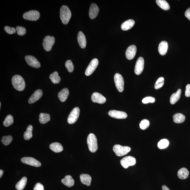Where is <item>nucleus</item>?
<instances>
[{"instance_id":"obj_1","label":"nucleus","mask_w":190,"mask_h":190,"mask_svg":"<svg viewBox=\"0 0 190 190\" xmlns=\"http://www.w3.org/2000/svg\"><path fill=\"white\" fill-rule=\"evenodd\" d=\"M12 83L13 87L19 91H23L25 87V82L21 76L16 75L13 76L12 79Z\"/></svg>"},{"instance_id":"obj_2","label":"nucleus","mask_w":190,"mask_h":190,"mask_svg":"<svg viewBox=\"0 0 190 190\" xmlns=\"http://www.w3.org/2000/svg\"><path fill=\"white\" fill-rule=\"evenodd\" d=\"M71 16V12L69 7L66 5L62 6L60 10V17L62 23L65 25L68 24Z\"/></svg>"},{"instance_id":"obj_3","label":"nucleus","mask_w":190,"mask_h":190,"mask_svg":"<svg viewBox=\"0 0 190 190\" xmlns=\"http://www.w3.org/2000/svg\"><path fill=\"white\" fill-rule=\"evenodd\" d=\"M87 143L90 152L94 153L97 151L98 149L97 139L95 135L91 133L89 135Z\"/></svg>"},{"instance_id":"obj_4","label":"nucleus","mask_w":190,"mask_h":190,"mask_svg":"<svg viewBox=\"0 0 190 190\" xmlns=\"http://www.w3.org/2000/svg\"><path fill=\"white\" fill-rule=\"evenodd\" d=\"M131 150V149L130 147L122 146L119 144L115 145L113 147V152L118 156L126 155Z\"/></svg>"},{"instance_id":"obj_5","label":"nucleus","mask_w":190,"mask_h":190,"mask_svg":"<svg viewBox=\"0 0 190 190\" xmlns=\"http://www.w3.org/2000/svg\"><path fill=\"white\" fill-rule=\"evenodd\" d=\"M55 42V39L53 36H47L43 41V46L44 50L49 52L51 50L52 47Z\"/></svg>"},{"instance_id":"obj_6","label":"nucleus","mask_w":190,"mask_h":190,"mask_svg":"<svg viewBox=\"0 0 190 190\" xmlns=\"http://www.w3.org/2000/svg\"><path fill=\"white\" fill-rule=\"evenodd\" d=\"M114 81L118 90L120 92L124 91V80L120 74L116 73L114 76Z\"/></svg>"},{"instance_id":"obj_7","label":"nucleus","mask_w":190,"mask_h":190,"mask_svg":"<svg viewBox=\"0 0 190 190\" xmlns=\"http://www.w3.org/2000/svg\"><path fill=\"white\" fill-rule=\"evenodd\" d=\"M80 113V110L79 107L74 108L68 117V123L69 124H73L75 123L79 118Z\"/></svg>"},{"instance_id":"obj_8","label":"nucleus","mask_w":190,"mask_h":190,"mask_svg":"<svg viewBox=\"0 0 190 190\" xmlns=\"http://www.w3.org/2000/svg\"><path fill=\"white\" fill-rule=\"evenodd\" d=\"M40 13L38 11L31 10L27 12L23 15V17L27 20L36 21L40 17Z\"/></svg>"},{"instance_id":"obj_9","label":"nucleus","mask_w":190,"mask_h":190,"mask_svg":"<svg viewBox=\"0 0 190 190\" xmlns=\"http://www.w3.org/2000/svg\"><path fill=\"white\" fill-rule=\"evenodd\" d=\"M121 163L123 167L126 169L129 166L135 165L136 163V160L132 156H126L121 160Z\"/></svg>"},{"instance_id":"obj_10","label":"nucleus","mask_w":190,"mask_h":190,"mask_svg":"<svg viewBox=\"0 0 190 190\" xmlns=\"http://www.w3.org/2000/svg\"><path fill=\"white\" fill-rule=\"evenodd\" d=\"M99 61L97 58H94L90 62L85 72V75L89 76L91 75L98 65Z\"/></svg>"},{"instance_id":"obj_11","label":"nucleus","mask_w":190,"mask_h":190,"mask_svg":"<svg viewBox=\"0 0 190 190\" xmlns=\"http://www.w3.org/2000/svg\"><path fill=\"white\" fill-rule=\"evenodd\" d=\"M21 161L23 163L35 167H40L41 166V164L40 162L33 157H24L21 158Z\"/></svg>"},{"instance_id":"obj_12","label":"nucleus","mask_w":190,"mask_h":190,"mask_svg":"<svg viewBox=\"0 0 190 190\" xmlns=\"http://www.w3.org/2000/svg\"><path fill=\"white\" fill-rule=\"evenodd\" d=\"M25 60L29 66L35 68H39L40 67L41 64L35 57L31 55H27L25 56Z\"/></svg>"},{"instance_id":"obj_13","label":"nucleus","mask_w":190,"mask_h":190,"mask_svg":"<svg viewBox=\"0 0 190 190\" xmlns=\"http://www.w3.org/2000/svg\"><path fill=\"white\" fill-rule=\"evenodd\" d=\"M144 61L142 57L139 58L137 60L135 68V73L139 75L141 74L144 68Z\"/></svg>"},{"instance_id":"obj_14","label":"nucleus","mask_w":190,"mask_h":190,"mask_svg":"<svg viewBox=\"0 0 190 190\" xmlns=\"http://www.w3.org/2000/svg\"><path fill=\"white\" fill-rule=\"evenodd\" d=\"M108 114L110 117L118 119H124L128 116L126 113L124 112L115 110L109 111Z\"/></svg>"},{"instance_id":"obj_15","label":"nucleus","mask_w":190,"mask_h":190,"mask_svg":"<svg viewBox=\"0 0 190 190\" xmlns=\"http://www.w3.org/2000/svg\"><path fill=\"white\" fill-rule=\"evenodd\" d=\"M91 99L94 103L100 104H103L106 101V98L101 95L98 92L94 93L92 95Z\"/></svg>"},{"instance_id":"obj_16","label":"nucleus","mask_w":190,"mask_h":190,"mask_svg":"<svg viewBox=\"0 0 190 190\" xmlns=\"http://www.w3.org/2000/svg\"><path fill=\"white\" fill-rule=\"evenodd\" d=\"M137 52L136 47L135 45H132L129 46L127 48L126 52V56L129 60H132L136 55Z\"/></svg>"},{"instance_id":"obj_17","label":"nucleus","mask_w":190,"mask_h":190,"mask_svg":"<svg viewBox=\"0 0 190 190\" xmlns=\"http://www.w3.org/2000/svg\"><path fill=\"white\" fill-rule=\"evenodd\" d=\"M99 12V8L98 6L95 3H92L90 5L89 12L90 18L93 19L95 18Z\"/></svg>"},{"instance_id":"obj_18","label":"nucleus","mask_w":190,"mask_h":190,"mask_svg":"<svg viewBox=\"0 0 190 190\" xmlns=\"http://www.w3.org/2000/svg\"><path fill=\"white\" fill-rule=\"evenodd\" d=\"M43 95V91L41 89H38L34 92L28 101L29 104H33L40 99Z\"/></svg>"},{"instance_id":"obj_19","label":"nucleus","mask_w":190,"mask_h":190,"mask_svg":"<svg viewBox=\"0 0 190 190\" xmlns=\"http://www.w3.org/2000/svg\"><path fill=\"white\" fill-rule=\"evenodd\" d=\"M78 41L79 46L82 48H85L86 46L87 41L85 35L81 31H79L78 35Z\"/></svg>"},{"instance_id":"obj_20","label":"nucleus","mask_w":190,"mask_h":190,"mask_svg":"<svg viewBox=\"0 0 190 190\" xmlns=\"http://www.w3.org/2000/svg\"><path fill=\"white\" fill-rule=\"evenodd\" d=\"M69 95V91L67 88H64L58 94L59 99L62 102L66 101Z\"/></svg>"},{"instance_id":"obj_21","label":"nucleus","mask_w":190,"mask_h":190,"mask_svg":"<svg viewBox=\"0 0 190 190\" xmlns=\"http://www.w3.org/2000/svg\"><path fill=\"white\" fill-rule=\"evenodd\" d=\"M135 24V22L133 19H130L125 21L121 25V29L124 31H127L132 28Z\"/></svg>"},{"instance_id":"obj_22","label":"nucleus","mask_w":190,"mask_h":190,"mask_svg":"<svg viewBox=\"0 0 190 190\" xmlns=\"http://www.w3.org/2000/svg\"><path fill=\"white\" fill-rule=\"evenodd\" d=\"M168 49V43L165 41L160 42L158 46V50L161 55H164L167 52Z\"/></svg>"},{"instance_id":"obj_23","label":"nucleus","mask_w":190,"mask_h":190,"mask_svg":"<svg viewBox=\"0 0 190 190\" xmlns=\"http://www.w3.org/2000/svg\"><path fill=\"white\" fill-rule=\"evenodd\" d=\"M80 179L81 183L87 186L91 185L92 178L89 174H82L80 175Z\"/></svg>"},{"instance_id":"obj_24","label":"nucleus","mask_w":190,"mask_h":190,"mask_svg":"<svg viewBox=\"0 0 190 190\" xmlns=\"http://www.w3.org/2000/svg\"><path fill=\"white\" fill-rule=\"evenodd\" d=\"M62 183L64 185L68 187L73 186L74 184V180L71 176L69 175H66L64 179L61 180Z\"/></svg>"},{"instance_id":"obj_25","label":"nucleus","mask_w":190,"mask_h":190,"mask_svg":"<svg viewBox=\"0 0 190 190\" xmlns=\"http://www.w3.org/2000/svg\"><path fill=\"white\" fill-rule=\"evenodd\" d=\"M181 90L180 89H178L175 93H174L171 95L170 98V102L172 104H174L179 101L181 97Z\"/></svg>"},{"instance_id":"obj_26","label":"nucleus","mask_w":190,"mask_h":190,"mask_svg":"<svg viewBox=\"0 0 190 190\" xmlns=\"http://www.w3.org/2000/svg\"><path fill=\"white\" fill-rule=\"evenodd\" d=\"M50 148L53 152L56 153L61 152L64 149L62 145L58 142L53 143L51 144Z\"/></svg>"},{"instance_id":"obj_27","label":"nucleus","mask_w":190,"mask_h":190,"mask_svg":"<svg viewBox=\"0 0 190 190\" xmlns=\"http://www.w3.org/2000/svg\"><path fill=\"white\" fill-rule=\"evenodd\" d=\"M189 172L186 168H183L180 169L178 172L177 175L180 179H187L189 176Z\"/></svg>"},{"instance_id":"obj_28","label":"nucleus","mask_w":190,"mask_h":190,"mask_svg":"<svg viewBox=\"0 0 190 190\" xmlns=\"http://www.w3.org/2000/svg\"><path fill=\"white\" fill-rule=\"evenodd\" d=\"M50 120V114L46 113H41L39 115V121L42 124H46Z\"/></svg>"},{"instance_id":"obj_29","label":"nucleus","mask_w":190,"mask_h":190,"mask_svg":"<svg viewBox=\"0 0 190 190\" xmlns=\"http://www.w3.org/2000/svg\"><path fill=\"white\" fill-rule=\"evenodd\" d=\"M27 182V178L23 177L16 185V189L17 190H23L26 186Z\"/></svg>"},{"instance_id":"obj_30","label":"nucleus","mask_w":190,"mask_h":190,"mask_svg":"<svg viewBox=\"0 0 190 190\" xmlns=\"http://www.w3.org/2000/svg\"><path fill=\"white\" fill-rule=\"evenodd\" d=\"M156 3L158 6L164 10H168L170 8L169 4L165 0H156Z\"/></svg>"},{"instance_id":"obj_31","label":"nucleus","mask_w":190,"mask_h":190,"mask_svg":"<svg viewBox=\"0 0 190 190\" xmlns=\"http://www.w3.org/2000/svg\"><path fill=\"white\" fill-rule=\"evenodd\" d=\"M186 117L180 113H176L173 116V121L176 123H183L185 121Z\"/></svg>"},{"instance_id":"obj_32","label":"nucleus","mask_w":190,"mask_h":190,"mask_svg":"<svg viewBox=\"0 0 190 190\" xmlns=\"http://www.w3.org/2000/svg\"><path fill=\"white\" fill-rule=\"evenodd\" d=\"M50 78L52 83L54 84L59 83L61 80V78L58 75V74L57 72H54L53 73L51 74Z\"/></svg>"},{"instance_id":"obj_33","label":"nucleus","mask_w":190,"mask_h":190,"mask_svg":"<svg viewBox=\"0 0 190 190\" xmlns=\"http://www.w3.org/2000/svg\"><path fill=\"white\" fill-rule=\"evenodd\" d=\"M33 127L31 125H29L27 127V131L24 133V138L25 140H29L33 137L32 131Z\"/></svg>"},{"instance_id":"obj_34","label":"nucleus","mask_w":190,"mask_h":190,"mask_svg":"<svg viewBox=\"0 0 190 190\" xmlns=\"http://www.w3.org/2000/svg\"><path fill=\"white\" fill-rule=\"evenodd\" d=\"M169 141L167 139H163L158 142L157 146L160 149H165L169 145Z\"/></svg>"},{"instance_id":"obj_35","label":"nucleus","mask_w":190,"mask_h":190,"mask_svg":"<svg viewBox=\"0 0 190 190\" xmlns=\"http://www.w3.org/2000/svg\"><path fill=\"white\" fill-rule=\"evenodd\" d=\"M13 122V118L12 115H7L3 122L4 126L8 127L12 124Z\"/></svg>"},{"instance_id":"obj_36","label":"nucleus","mask_w":190,"mask_h":190,"mask_svg":"<svg viewBox=\"0 0 190 190\" xmlns=\"http://www.w3.org/2000/svg\"><path fill=\"white\" fill-rule=\"evenodd\" d=\"M13 138L11 136H3L1 138V142L5 146L8 145L12 141Z\"/></svg>"},{"instance_id":"obj_37","label":"nucleus","mask_w":190,"mask_h":190,"mask_svg":"<svg viewBox=\"0 0 190 190\" xmlns=\"http://www.w3.org/2000/svg\"><path fill=\"white\" fill-rule=\"evenodd\" d=\"M164 80L163 78L160 77L158 78L155 85V89H158L161 88L164 84Z\"/></svg>"},{"instance_id":"obj_38","label":"nucleus","mask_w":190,"mask_h":190,"mask_svg":"<svg viewBox=\"0 0 190 190\" xmlns=\"http://www.w3.org/2000/svg\"><path fill=\"white\" fill-rule=\"evenodd\" d=\"M150 125L149 121L147 119H143L141 121L140 124V126L142 130H146L147 129Z\"/></svg>"},{"instance_id":"obj_39","label":"nucleus","mask_w":190,"mask_h":190,"mask_svg":"<svg viewBox=\"0 0 190 190\" xmlns=\"http://www.w3.org/2000/svg\"><path fill=\"white\" fill-rule=\"evenodd\" d=\"M65 65L68 71L70 73H72L73 72L74 69V66L71 60H68L66 61Z\"/></svg>"},{"instance_id":"obj_40","label":"nucleus","mask_w":190,"mask_h":190,"mask_svg":"<svg viewBox=\"0 0 190 190\" xmlns=\"http://www.w3.org/2000/svg\"><path fill=\"white\" fill-rule=\"evenodd\" d=\"M16 30L18 35L19 36H23L26 34V30L24 27L21 26H17Z\"/></svg>"},{"instance_id":"obj_41","label":"nucleus","mask_w":190,"mask_h":190,"mask_svg":"<svg viewBox=\"0 0 190 190\" xmlns=\"http://www.w3.org/2000/svg\"><path fill=\"white\" fill-rule=\"evenodd\" d=\"M155 101V99L152 97H145L142 101V103L144 104H147L149 103H154Z\"/></svg>"},{"instance_id":"obj_42","label":"nucleus","mask_w":190,"mask_h":190,"mask_svg":"<svg viewBox=\"0 0 190 190\" xmlns=\"http://www.w3.org/2000/svg\"><path fill=\"white\" fill-rule=\"evenodd\" d=\"M4 30L7 34H15L16 32V30L13 27H10L9 26H5Z\"/></svg>"},{"instance_id":"obj_43","label":"nucleus","mask_w":190,"mask_h":190,"mask_svg":"<svg viewBox=\"0 0 190 190\" xmlns=\"http://www.w3.org/2000/svg\"><path fill=\"white\" fill-rule=\"evenodd\" d=\"M34 190H44V186L40 183H37L35 186Z\"/></svg>"},{"instance_id":"obj_44","label":"nucleus","mask_w":190,"mask_h":190,"mask_svg":"<svg viewBox=\"0 0 190 190\" xmlns=\"http://www.w3.org/2000/svg\"><path fill=\"white\" fill-rule=\"evenodd\" d=\"M185 95L187 97H190V84H188L186 87Z\"/></svg>"},{"instance_id":"obj_45","label":"nucleus","mask_w":190,"mask_h":190,"mask_svg":"<svg viewBox=\"0 0 190 190\" xmlns=\"http://www.w3.org/2000/svg\"><path fill=\"white\" fill-rule=\"evenodd\" d=\"M185 16L190 21V7L188 8L185 13Z\"/></svg>"},{"instance_id":"obj_46","label":"nucleus","mask_w":190,"mask_h":190,"mask_svg":"<svg viewBox=\"0 0 190 190\" xmlns=\"http://www.w3.org/2000/svg\"><path fill=\"white\" fill-rule=\"evenodd\" d=\"M162 190H170L169 188L165 185L162 186Z\"/></svg>"},{"instance_id":"obj_47","label":"nucleus","mask_w":190,"mask_h":190,"mask_svg":"<svg viewBox=\"0 0 190 190\" xmlns=\"http://www.w3.org/2000/svg\"><path fill=\"white\" fill-rule=\"evenodd\" d=\"M3 173L4 172L1 169L0 170V178H1V176H2Z\"/></svg>"},{"instance_id":"obj_48","label":"nucleus","mask_w":190,"mask_h":190,"mask_svg":"<svg viewBox=\"0 0 190 190\" xmlns=\"http://www.w3.org/2000/svg\"><path fill=\"white\" fill-rule=\"evenodd\" d=\"M1 103H0V107H1Z\"/></svg>"}]
</instances>
